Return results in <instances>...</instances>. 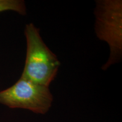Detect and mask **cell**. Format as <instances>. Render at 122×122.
Listing matches in <instances>:
<instances>
[{"label": "cell", "instance_id": "cell-3", "mask_svg": "<svg viewBox=\"0 0 122 122\" xmlns=\"http://www.w3.org/2000/svg\"><path fill=\"white\" fill-rule=\"evenodd\" d=\"M53 96L47 86L33 83L20 76L7 89L0 91V104L11 109H23L45 114L51 107Z\"/></svg>", "mask_w": 122, "mask_h": 122}, {"label": "cell", "instance_id": "cell-1", "mask_svg": "<svg viewBox=\"0 0 122 122\" xmlns=\"http://www.w3.org/2000/svg\"><path fill=\"white\" fill-rule=\"evenodd\" d=\"M27 51L21 76L37 84L49 87L57 76L61 63L42 40L40 30L32 23L24 28Z\"/></svg>", "mask_w": 122, "mask_h": 122}, {"label": "cell", "instance_id": "cell-4", "mask_svg": "<svg viewBox=\"0 0 122 122\" xmlns=\"http://www.w3.org/2000/svg\"><path fill=\"white\" fill-rule=\"evenodd\" d=\"M7 11H14L20 15H25V3L23 0H0V13Z\"/></svg>", "mask_w": 122, "mask_h": 122}, {"label": "cell", "instance_id": "cell-2", "mask_svg": "<svg viewBox=\"0 0 122 122\" xmlns=\"http://www.w3.org/2000/svg\"><path fill=\"white\" fill-rule=\"evenodd\" d=\"M94 14L96 36L100 40L106 42L110 49L109 58L102 67L105 71L122 59V1H96Z\"/></svg>", "mask_w": 122, "mask_h": 122}]
</instances>
